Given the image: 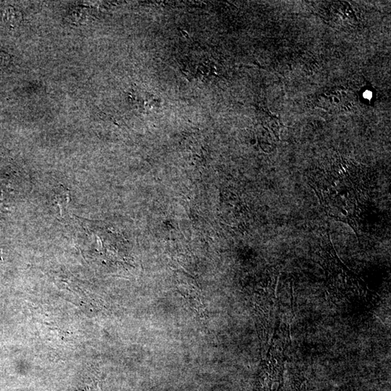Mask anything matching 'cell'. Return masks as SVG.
Instances as JSON below:
<instances>
[{
  "label": "cell",
  "mask_w": 391,
  "mask_h": 391,
  "mask_svg": "<svg viewBox=\"0 0 391 391\" xmlns=\"http://www.w3.org/2000/svg\"><path fill=\"white\" fill-rule=\"evenodd\" d=\"M309 180L327 214L358 234L371 206V177L342 168L314 175Z\"/></svg>",
  "instance_id": "obj_1"
},
{
  "label": "cell",
  "mask_w": 391,
  "mask_h": 391,
  "mask_svg": "<svg viewBox=\"0 0 391 391\" xmlns=\"http://www.w3.org/2000/svg\"><path fill=\"white\" fill-rule=\"evenodd\" d=\"M3 18L7 24H15L19 22L20 15L13 8H6L3 13Z\"/></svg>",
  "instance_id": "obj_2"
},
{
  "label": "cell",
  "mask_w": 391,
  "mask_h": 391,
  "mask_svg": "<svg viewBox=\"0 0 391 391\" xmlns=\"http://www.w3.org/2000/svg\"><path fill=\"white\" fill-rule=\"evenodd\" d=\"M9 56L3 52H0V68L8 62Z\"/></svg>",
  "instance_id": "obj_3"
},
{
  "label": "cell",
  "mask_w": 391,
  "mask_h": 391,
  "mask_svg": "<svg viewBox=\"0 0 391 391\" xmlns=\"http://www.w3.org/2000/svg\"><path fill=\"white\" fill-rule=\"evenodd\" d=\"M372 92L369 91H365L364 93V98H366V99H370L371 98H372Z\"/></svg>",
  "instance_id": "obj_4"
}]
</instances>
